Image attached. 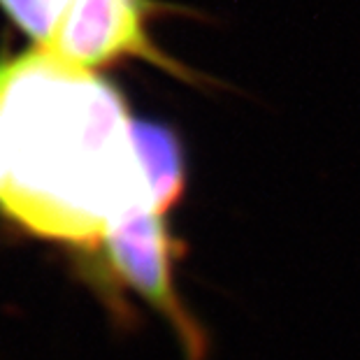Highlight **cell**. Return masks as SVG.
<instances>
[{"label": "cell", "instance_id": "1", "mask_svg": "<svg viewBox=\"0 0 360 360\" xmlns=\"http://www.w3.org/2000/svg\"><path fill=\"white\" fill-rule=\"evenodd\" d=\"M154 212L124 94L30 47L0 56V217L33 237L96 249Z\"/></svg>", "mask_w": 360, "mask_h": 360}, {"label": "cell", "instance_id": "2", "mask_svg": "<svg viewBox=\"0 0 360 360\" xmlns=\"http://www.w3.org/2000/svg\"><path fill=\"white\" fill-rule=\"evenodd\" d=\"M84 270L114 314L126 321V293L140 295L167 321L181 344L184 360H207L212 340L179 293L177 270L186 256V242L172 233L167 217L137 212L107 233L89 254Z\"/></svg>", "mask_w": 360, "mask_h": 360}, {"label": "cell", "instance_id": "3", "mask_svg": "<svg viewBox=\"0 0 360 360\" xmlns=\"http://www.w3.org/2000/svg\"><path fill=\"white\" fill-rule=\"evenodd\" d=\"M165 14H186L160 0H75L47 47L63 63L98 72L124 60H144L191 86H217V79L170 56L151 35V21Z\"/></svg>", "mask_w": 360, "mask_h": 360}, {"label": "cell", "instance_id": "4", "mask_svg": "<svg viewBox=\"0 0 360 360\" xmlns=\"http://www.w3.org/2000/svg\"><path fill=\"white\" fill-rule=\"evenodd\" d=\"M135 140L149 179L154 212L167 217L186 193V151L179 133L160 121L135 119Z\"/></svg>", "mask_w": 360, "mask_h": 360}, {"label": "cell", "instance_id": "5", "mask_svg": "<svg viewBox=\"0 0 360 360\" xmlns=\"http://www.w3.org/2000/svg\"><path fill=\"white\" fill-rule=\"evenodd\" d=\"M72 3L75 0H0V10L33 47H47Z\"/></svg>", "mask_w": 360, "mask_h": 360}]
</instances>
